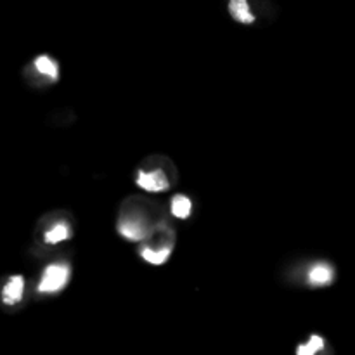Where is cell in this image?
I'll use <instances>...</instances> for the list:
<instances>
[{
    "label": "cell",
    "instance_id": "7",
    "mask_svg": "<svg viewBox=\"0 0 355 355\" xmlns=\"http://www.w3.org/2000/svg\"><path fill=\"white\" fill-rule=\"evenodd\" d=\"M170 253H172V248L170 246H163V248H142L141 250V257L146 260V262L153 263V266H162V263H165L166 260H168Z\"/></svg>",
    "mask_w": 355,
    "mask_h": 355
},
{
    "label": "cell",
    "instance_id": "2",
    "mask_svg": "<svg viewBox=\"0 0 355 355\" xmlns=\"http://www.w3.org/2000/svg\"><path fill=\"white\" fill-rule=\"evenodd\" d=\"M137 186L141 189L149 191V193H163L170 187L168 179H166L165 173L162 170H156V172H141L137 175Z\"/></svg>",
    "mask_w": 355,
    "mask_h": 355
},
{
    "label": "cell",
    "instance_id": "11",
    "mask_svg": "<svg viewBox=\"0 0 355 355\" xmlns=\"http://www.w3.org/2000/svg\"><path fill=\"white\" fill-rule=\"evenodd\" d=\"M322 349H324V340L318 335H312L309 343L298 347L297 355H315L318 352H321Z\"/></svg>",
    "mask_w": 355,
    "mask_h": 355
},
{
    "label": "cell",
    "instance_id": "8",
    "mask_svg": "<svg viewBox=\"0 0 355 355\" xmlns=\"http://www.w3.org/2000/svg\"><path fill=\"white\" fill-rule=\"evenodd\" d=\"M35 68H37L38 73L49 76L51 80L59 78L58 62L52 61V59L47 58V55H40V58H37V61H35Z\"/></svg>",
    "mask_w": 355,
    "mask_h": 355
},
{
    "label": "cell",
    "instance_id": "5",
    "mask_svg": "<svg viewBox=\"0 0 355 355\" xmlns=\"http://www.w3.org/2000/svg\"><path fill=\"white\" fill-rule=\"evenodd\" d=\"M309 283L314 286H326L333 281V269L328 263H315L309 270Z\"/></svg>",
    "mask_w": 355,
    "mask_h": 355
},
{
    "label": "cell",
    "instance_id": "1",
    "mask_svg": "<svg viewBox=\"0 0 355 355\" xmlns=\"http://www.w3.org/2000/svg\"><path fill=\"white\" fill-rule=\"evenodd\" d=\"M69 281V266L66 263H52L44 270L38 291L40 293H58L68 284Z\"/></svg>",
    "mask_w": 355,
    "mask_h": 355
},
{
    "label": "cell",
    "instance_id": "10",
    "mask_svg": "<svg viewBox=\"0 0 355 355\" xmlns=\"http://www.w3.org/2000/svg\"><path fill=\"white\" fill-rule=\"evenodd\" d=\"M69 234H71L69 227L61 222V224H55L51 231L45 232L44 239H45V243H49V245H58V243L66 241V239L69 238Z\"/></svg>",
    "mask_w": 355,
    "mask_h": 355
},
{
    "label": "cell",
    "instance_id": "9",
    "mask_svg": "<svg viewBox=\"0 0 355 355\" xmlns=\"http://www.w3.org/2000/svg\"><path fill=\"white\" fill-rule=\"evenodd\" d=\"M170 208H172L173 217L187 218L191 215V210H193V203H191V200L187 196L179 194V196H175L172 200V207Z\"/></svg>",
    "mask_w": 355,
    "mask_h": 355
},
{
    "label": "cell",
    "instance_id": "6",
    "mask_svg": "<svg viewBox=\"0 0 355 355\" xmlns=\"http://www.w3.org/2000/svg\"><path fill=\"white\" fill-rule=\"evenodd\" d=\"M229 10H231V16L243 24H252L255 21V14L252 12L246 0H232L229 3Z\"/></svg>",
    "mask_w": 355,
    "mask_h": 355
},
{
    "label": "cell",
    "instance_id": "4",
    "mask_svg": "<svg viewBox=\"0 0 355 355\" xmlns=\"http://www.w3.org/2000/svg\"><path fill=\"white\" fill-rule=\"evenodd\" d=\"M120 234L128 241H141L146 238V227L141 220L135 218H125L120 224Z\"/></svg>",
    "mask_w": 355,
    "mask_h": 355
},
{
    "label": "cell",
    "instance_id": "3",
    "mask_svg": "<svg viewBox=\"0 0 355 355\" xmlns=\"http://www.w3.org/2000/svg\"><path fill=\"white\" fill-rule=\"evenodd\" d=\"M24 291V279L21 276H12L9 279V283L3 286L2 298L7 305H14L17 302H21Z\"/></svg>",
    "mask_w": 355,
    "mask_h": 355
}]
</instances>
